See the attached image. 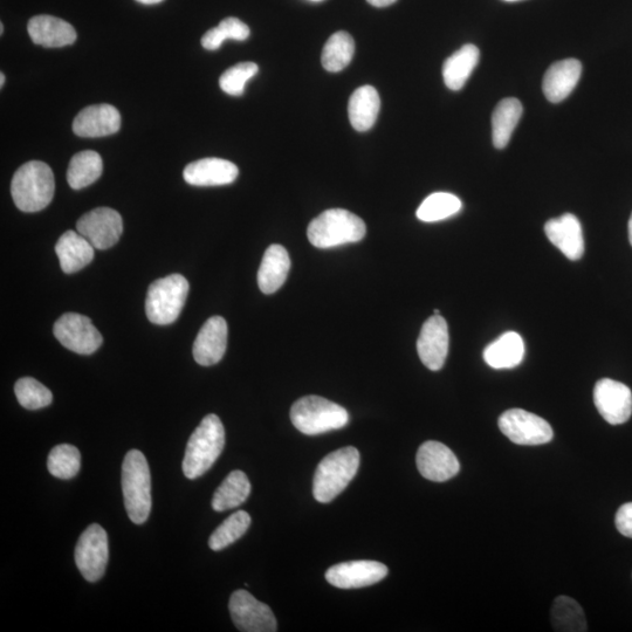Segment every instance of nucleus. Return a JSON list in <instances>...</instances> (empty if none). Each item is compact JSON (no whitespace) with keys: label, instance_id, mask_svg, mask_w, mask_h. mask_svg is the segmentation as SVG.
<instances>
[{"label":"nucleus","instance_id":"nucleus-28","mask_svg":"<svg viewBox=\"0 0 632 632\" xmlns=\"http://www.w3.org/2000/svg\"><path fill=\"white\" fill-rule=\"evenodd\" d=\"M522 108L518 99L507 98L498 103L492 115V139L494 147L504 149L521 119Z\"/></svg>","mask_w":632,"mask_h":632},{"label":"nucleus","instance_id":"nucleus-20","mask_svg":"<svg viewBox=\"0 0 632 632\" xmlns=\"http://www.w3.org/2000/svg\"><path fill=\"white\" fill-rule=\"evenodd\" d=\"M546 236L570 260H580L585 253L582 226L574 215L551 219L545 225Z\"/></svg>","mask_w":632,"mask_h":632},{"label":"nucleus","instance_id":"nucleus-18","mask_svg":"<svg viewBox=\"0 0 632 632\" xmlns=\"http://www.w3.org/2000/svg\"><path fill=\"white\" fill-rule=\"evenodd\" d=\"M238 175L235 163L216 157L192 162L183 173L185 182L194 187H221L235 182Z\"/></svg>","mask_w":632,"mask_h":632},{"label":"nucleus","instance_id":"nucleus-30","mask_svg":"<svg viewBox=\"0 0 632 632\" xmlns=\"http://www.w3.org/2000/svg\"><path fill=\"white\" fill-rule=\"evenodd\" d=\"M101 156L93 150L81 151L74 155L67 170V182L74 190L89 187L102 175Z\"/></svg>","mask_w":632,"mask_h":632},{"label":"nucleus","instance_id":"nucleus-27","mask_svg":"<svg viewBox=\"0 0 632 632\" xmlns=\"http://www.w3.org/2000/svg\"><path fill=\"white\" fill-rule=\"evenodd\" d=\"M480 52L477 46L464 45L445 60L443 78L446 87L451 91H460L471 77L474 68L479 63Z\"/></svg>","mask_w":632,"mask_h":632},{"label":"nucleus","instance_id":"nucleus-23","mask_svg":"<svg viewBox=\"0 0 632 632\" xmlns=\"http://www.w3.org/2000/svg\"><path fill=\"white\" fill-rule=\"evenodd\" d=\"M291 259L284 246L273 244L265 251L258 271V285L264 294H273L285 284Z\"/></svg>","mask_w":632,"mask_h":632},{"label":"nucleus","instance_id":"nucleus-39","mask_svg":"<svg viewBox=\"0 0 632 632\" xmlns=\"http://www.w3.org/2000/svg\"><path fill=\"white\" fill-rule=\"evenodd\" d=\"M616 528L624 537L632 539V503L624 504L616 514Z\"/></svg>","mask_w":632,"mask_h":632},{"label":"nucleus","instance_id":"nucleus-11","mask_svg":"<svg viewBox=\"0 0 632 632\" xmlns=\"http://www.w3.org/2000/svg\"><path fill=\"white\" fill-rule=\"evenodd\" d=\"M230 614L237 629L243 632H274L277 618L267 604L260 602L246 590L233 593L229 603Z\"/></svg>","mask_w":632,"mask_h":632},{"label":"nucleus","instance_id":"nucleus-1","mask_svg":"<svg viewBox=\"0 0 632 632\" xmlns=\"http://www.w3.org/2000/svg\"><path fill=\"white\" fill-rule=\"evenodd\" d=\"M225 445L224 425L217 415L210 414L191 435L183 459L184 476L197 479L208 472L222 455Z\"/></svg>","mask_w":632,"mask_h":632},{"label":"nucleus","instance_id":"nucleus-43","mask_svg":"<svg viewBox=\"0 0 632 632\" xmlns=\"http://www.w3.org/2000/svg\"><path fill=\"white\" fill-rule=\"evenodd\" d=\"M629 240H630V244L632 246V215H631L630 221H629Z\"/></svg>","mask_w":632,"mask_h":632},{"label":"nucleus","instance_id":"nucleus-7","mask_svg":"<svg viewBox=\"0 0 632 632\" xmlns=\"http://www.w3.org/2000/svg\"><path fill=\"white\" fill-rule=\"evenodd\" d=\"M189 283L181 274H171L150 285L146 313L151 324L168 326L181 315L189 294Z\"/></svg>","mask_w":632,"mask_h":632},{"label":"nucleus","instance_id":"nucleus-3","mask_svg":"<svg viewBox=\"0 0 632 632\" xmlns=\"http://www.w3.org/2000/svg\"><path fill=\"white\" fill-rule=\"evenodd\" d=\"M54 190L53 171L44 162H27L12 178L11 195L20 211L44 210L52 202Z\"/></svg>","mask_w":632,"mask_h":632},{"label":"nucleus","instance_id":"nucleus-40","mask_svg":"<svg viewBox=\"0 0 632 632\" xmlns=\"http://www.w3.org/2000/svg\"><path fill=\"white\" fill-rule=\"evenodd\" d=\"M224 41L222 33L219 31L217 26L204 34V37L202 38V46L205 50L216 51L218 48H221Z\"/></svg>","mask_w":632,"mask_h":632},{"label":"nucleus","instance_id":"nucleus-15","mask_svg":"<svg viewBox=\"0 0 632 632\" xmlns=\"http://www.w3.org/2000/svg\"><path fill=\"white\" fill-rule=\"evenodd\" d=\"M594 402L601 416L611 425L628 422L632 415V393L621 382L610 379L597 382Z\"/></svg>","mask_w":632,"mask_h":632},{"label":"nucleus","instance_id":"nucleus-24","mask_svg":"<svg viewBox=\"0 0 632 632\" xmlns=\"http://www.w3.org/2000/svg\"><path fill=\"white\" fill-rule=\"evenodd\" d=\"M94 250V246L79 232H65L56 245L61 270L73 274L85 269L92 263Z\"/></svg>","mask_w":632,"mask_h":632},{"label":"nucleus","instance_id":"nucleus-33","mask_svg":"<svg viewBox=\"0 0 632 632\" xmlns=\"http://www.w3.org/2000/svg\"><path fill=\"white\" fill-rule=\"evenodd\" d=\"M462 201L449 192H435L419 206L417 218L424 223L444 221L458 214L462 210Z\"/></svg>","mask_w":632,"mask_h":632},{"label":"nucleus","instance_id":"nucleus-13","mask_svg":"<svg viewBox=\"0 0 632 632\" xmlns=\"http://www.w3.org/2000/svg\"><path fill=\"white\" fill-rule=\"evenodd\" d=\"M448 322L441 315L431 316L424 322L417 341V352L424 366L438 372L449 353Z\"/></svg>","mask_w":632,"mask_h":632},{"label":"nucleus","instance_id":"nucleus-22","mask_svg":"<svg viewBox=\"0 0 632 632\" xmlns=\"http://www.w3.org/2000/svg\"><path fill=\"white\" fill-rule=\"evenodd\" d=\"M582 65L579 60L558 61L548 68L544 79V93L548 101L559 103L568 98L579 84Z\"/></svg>","mask_w":632,"mask_h":632},{"label":"nucleus","instance_id":"nucleus-34","mask_svg":"<svg viewBox=\"0 0 632 632\" xmlns=\"http://www.w3.org/2000/svg\"><path fill=\"white\" fill-rule=\"evenodd\" d=\"M251 525L250 514L245 511H239L230 515L217 530L211 534L209 539V547L212 551L218 552L222 549L235 544L237 540L249 530Z\"/></svg>","mask_w":632,"mask_h":632},{"label":"nucleus","instance_id":"nucleus-48","mask_svg":"<svg viewBox=\"0 0 632 632\" xmlns=\"http://www.w3.org/2000/svg\"><path fill=\"white\" fill-rule=\"evenodd\" d=\"M505 2H518V0H505Z\"/></svg>","mask_w":632,"mask_h":632},{"label":"nucleus","instance_id":"nucleus-45","mask_svg":"<svg viewBox=\"0 0 632 632\" xmlns=\"http://www.w3.org/2000/svg\"><path fill=\"white\" fill-rule=\"evenodd\" d=\"M309 2L320 3V2H324V0H309Z\"/></svg>","mask_w":632,"mask_h":632},{"label":"nucleus","instance_id":"nucleus-16","mask_svg":"<svg viewBox=\"0 0 632 632\" xmlns=\"http://www.w3.org/2000/svg\"><path fill=\"white\" fill-rule=\"evenodd\" d=\"M416 463L419 473L431 482L443 483L457 476L460 464L448 446L429 441L418 449Z\"/></svg>","mask_w":632,"mask_h":632},{"label":"nucleus","instance_id":"nucleus-26","mask_svg":"<svg viewBox=\"0 0 632 632\" xmlns=\"http://www.w3.org/2000/svg\"><path fill=\"white\" fill-rule=\"evenodd\" d=\"M525 357V343L515 332H507L485 349L484 360L494 369L518 367Z\"/></svg>","mask_w":632,"mask_h":632},{"label":"nucleus","instance_id":"nucleus-44","mask_svg":"<svg viewBox=\"0 0 632 632\" xmlns=\"http://www.w3.org/2000/svg\"><path fill=\"white\" fill-rule=\"evenodd\" d=\"M5 84V75L4 73L0 74V86H4Z\"/></svg>","mask_w":632,"mask_h":632},{"label":"nucleus","instance_id":"nucleus-31","mask_svg":"<svg viewBox=\"0 0 632 632\" xmlns=\"http://www.w3.org/2000/svg\"><path fill=\"white\" fill-rule=\"evenodd\" d=\"M354 53L353 37L345 31L336 32L328 39L324 51H322V66L331 73L341 72L352 63Z\"/></svg>","mask_w":632,"mask_h":632},{"label":"nucleus","instance_id":"nucleus-12","mask_svg":"<svg viewBox=\"0 0 632 632\" xmlns=\"http://www.w3.org/2000/svg\"><path fill=\"white\" fill-rule=\"evenodd\" d=\"M77 230L96 250L111 249L119 242L123 221L118 211L98 208L87 212L77 223Z\"/></svg>","mask_w":632,"mask_h":632},{"label":"nucleus","instance_id":"nucleus-2","mask_svg":"<svg viewBox=\"0 0 632 632\" xmlns=\"http://www.w3.org/2000/svg\"><path fill=\"white\" fill-rule=\"evenodd\" d=\"M360 467V452L347 446L329 453L321 460L313 480L314 498L322 504L331 503L356 476Z\"/></svg>","mask_w":632,"mask_h":632},{"label":"nucleus","instance_id":"nucleus-47","mask_svg":"<svg viewBox=\"0 0 632 632\" xmlns=\"http://www.w3.org/2000/svg\"><path fill=\"white\" fill-rule=\"evenodd\" d=\"M434 314L435 315H441V311H438V309H435Z\"/></svg>","mask_w":632,"mask_h":632},{"label":"nucleus","instance_id":"nucleus-42","mask_svg":"<svg viewBox=\"0 0 632 632\" xmlns=\"http://www.w3.org/2000/svg\"><path fill=\"white\" fill-rule=\"evenodd\" d=\"M137 2L144 5H155V4L163 2V0H137Z\"/></svg>","mask_w":632,"mask_h":632},{"label":"nucleus","instance_id":"nucleus-25","mask_svg":"<svg viewBox=\"0 0 632 632\" xmlns=\"http://www.w3.org/2000/svg\"><path fill=\"white\" fill-rule=\"evenodd\" d=\"M381 99L379 93L372 86L357 88L350 96L348 115L350 125L357 132H368L379 118Z\"/></svg>","mask_w":632,"mask_h":632},{"label":"nucleus","instance_id":"nucleus-19","mask_svg":"<svg viewBox=\"0 0 632 632\" xmlns=\"http://www.w3.org/2000/svg\"><path fill=\"white\" fill-rule=\"evenodd\" d=\"M121 115L111 105L89 106L77 115L73 122V132L80 137H103L119 132Z\"/></svg>","mask_w":632,"mask_h":632},{"label":"nucleus","instance_id":"nucleus-17","mask_svg":"<svg viewBox=\"0 0 632 632\" xmlns=\"http://www.w3.org/2000/svg\"><path fill=\"white\" fill-rule=\"evenodd\" d=\"M228 324L222 316H212L199 331L194 343L195 360L203 367L215 366L228 347Z\"/></svg>","mask_w":632,"mask_h":632},{"label":"nucleus","instance_id":"nucleus-4","mask_svg":"<svg viewBox=\"0 0 632 632\" xmlns=\"http://www.w3.org/2000/svg\"><path fill=\"white\" fill-rule=\"evenodd\" d=\"M367 226L359 216L343 209H332L308 225L309 242L318 249L359 243L366 236Z\"/></svg>","mask_w":632,"mask_h":632},{"label":"nucleus","instance_id":"nucleus-46","mask_svg":"<svg viewBox=\"0 0 632 632\" xmlns=\"http://www.w3.org/2000/svg\"><path fill=\"white\" fill-rule=\"evenodd\" d=\"M3 33H4V25L2 24L0 25V34H3Z\"/></svg>","mask_w":632,"mask_h":632},{"label":"nucleus","instance_id":"nucleus-35","mask_svg":"<svg viewBox=\"0 0 632 632\" xmlns=\"http://www.w3.org/2000/svg\"><path fill=\"white\" fill-rule=\"evenodd\" d=\"M48 471L59 479H72L80 471L81 455L75 446L61 444L53 448L48 455Z\"/></svg>","mask_w":632,"mask_h":632},{"label":"nucleus","instance_id":"nucleus-29","mask_svg":"<svg viewBox=\"0 0 632 632\" xmlns=\"http://www.w3.org/2000/svg\"><path fill=\"white\" fill-rule=\"evenodd\" d=\"M251 483L243 471H233L215 492L212 508L216 512L231 510L245 503L250 497Z\"/></svg>","mask_w":632,"mask_h":632},{"label":"nucleus","instance_id":"nucleus-38","mask_svg":"<svg viewBox=\"0 0 632 632\" xmlns=\"http://www.w3.org/2000/svg\"><path fill=\"white\" fill-rule=\"evenodd\" d=\"M218 29L221 31L224 40L245 41L249 39L251 34L249 26L243 23L242 20L233 17L222 20L218 25Z\"/></svg>","mask_w":632,"mask_h":632},{"label":"nucleus","instance_id":"nucleus-9","mask_svg":"<svg viewBox=\"0 0 632 632\" xmlns=\"http://www.w3.org/2000/svg\"><path fill=\"white\" fill-rule=\"evenodd\" d=\"M75 563L82 576L96 582L105 575L109 559L108 535L98 524H93L81 534L75 547Z\"/></svg>","mask_w":632,"mask_h":632},{"label":"nucleus","instance_id":"nucleus-37","mask_svg":"<svg viewBox=\"0 0 632 632\" xmlns=\"http://www.w3.org/2000/svg\"><path fill=\"white\" fill-rule=\"evenodd\" d=\"M258 72V65L250 63V61L238 64L224 72L221 79H219V86H221L222 91L226 94L242 96L245 91L246 82L251 80Z\"/></svg>","mask_w":632,"mask_h":632},{"label":"nucleus","instance_id":"nucleus-8","mask_svg":"<svg viewBox=\"0 0 632 632\" xmlns=\"http://www.w3.org/2000/svg\"><path fill=\"white\" fill-rule=\"evenodd\" d=\"M499 429L518 445L537 446L552 441L554 432L547 421L522 409H511L499 417Z\"/></svg>","mask_w":632,"mask_h":632},{"label":"nucleus","instance_id":"nucleus-21","mask_svg":"<svg viewBox=\"0 0 632 632\" xmlns=\"http://www.w3.org/2000/svg\"><path fill=\"white\" fill-rule=\"evenodd\" d=\"M34 44L46 48H58L72 45L78 38L74 27L65 20L41 15L33 17L27 25Z\"/></svg>","mask_w":632,"mask_h":632},{"label":"nucleus","instance_id":"nucleus-36","mask_svg":"<svg viewBox=\"0 0 632 632\" xmlns=\"http://www.w3.org/2000/svg\"><path fill=\"white\" fill-rule=\"evenodd\" d=\"M17 400L27 410L48 407L53 401L52 391L32 377H23L15 386Z\"/></svg>","mask_w":632,"mask_h":632},{"label":"nucleus","instance_id":"nucleus-6","mask_svg":"<svg viewBox=\"0 0 632 632\" xmlns=\"http://www.w3.org/2000/svg\"><path fill=\"white\" fill-rule=\"evenodd\" d=\"M291 421L302 434L315 436L345 428L349 415L345 408L320 396H306L293 404Z\"/></svg>","mask_w":632,"mask_h":632},{"label":"nucleus","instance_id":"nucleus-41","mask_svg":"<svg viewBox=\"0 0 632 632\" xmlns=\"http://www.w3.org/2000/svg\"><path fill=\"white\" fill-rule=\"evenodd\" d=\"M367 2L375 8H387V6L395 4L397 0H367Z\"/></svg>","mask_w":632,"mask_h":632},{"label":"nucleus","instance_id":"nucleus-14","mask_svg":"<svg viewBox=\"0 0 632 632\" xmlns=\"http://www.w3.org/2000/svg\"><path fill=\"white\" fill-rule=\"evenodd\" d=\"M389 573L381 562L360 560L342 562L327 570L326 580L340 589H357L375 585Z\"/></svg>","mask_w":632,"mask_h":632},{"label":"nucleus","instance_id":"nucleus-5","mask_svg":"<svg viewBox=\"0 0 632 632\" xmlns=\"http://www.w3.org/2000/svg\"><path fill=\"white\" fill-rule=\"evenodd\" d=\"M122 491L130 520L144 524L151 512V476L147 459L139 450L129 451L123 460Z\"/></svg>","mask_w":632,"mask_h":632},{"label":"nucleus","instance_id":"nucleus-10","mask_svg":"<svg viewBox=\"0 0 632 632\" xmlns=\"http://www.w3.org/2000/svg\"><path fill=\"white\" fill-rule=\"evenodd\" d=\"M54 336L65 348L80 355H91L102 345V335L91 319L77 313H66L57 320Z\"/></svg>","mask_w":632,"mask_h":632},{"label":"nucleus","instance_id":"nucleus-32","mask_svg":"<svg viewBox=\"0 0 632 632\" xmlns=\"http://www.w3.org/2000/svg\"><path fill=\"white\" fill-rule=\"evenodd\" d=\"M551 616L555 631L585 632L588 630L585 611L572 597H556Z\"/></svg>","mask_w":632,"mask_h":632}]
</instances>
